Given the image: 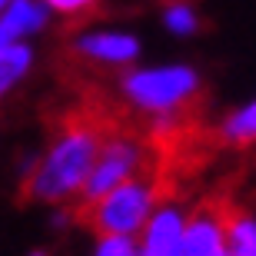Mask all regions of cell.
Masks as SVG:
<instances>
[{
	"label": "cell",
	"mask_w": 256,
	"mask_h": 256,
	"mask_svg": "<svg viewBox=\"0 0 256 256\" xmlns=\"http://www.w3.org/2000/svg\"><path fill=\"white\" fill-rule=\"evenodd\" d=\"M34 66H37V54H34L30 44L0 47V104H4L10 94H17L20 84L34 74Z\"/></svg>",
	"instance_id": "cell-9"
},
{
	"label": "cell",
	"mask_w": 256,
	"mask_h": 256,
	"mask_svg": "<svg viewBox=\"0 0 256 256\" xmlns=\"http://www.w3.org/2000/svg\"><path fill=\"white\" fill-rule=\"evenodd\" d=\"M50 7L44 0H10L0 10V47L30 44V37L44 34L50 24Z\"/></svg>",
	"instance_id": "cell-7"
},
{
	"label": "cell",
	"mask_w": 256,
	"mask_h": 256,
	"mask_svg": "<svg viewBox=\"0 0 256 256\" xmlns=\"http://www.w3.org/2000/svg\"><path fill=\"white\" fill-rule=\"evenodd\" d=\"M226 256H256V216L246 210L226 213Z\"/></svg>",
	"instance_id": "cell-10"
},
{
	"label": "cell",
	"mask_w": 256,
	"mask_h": 256,
	"mask_svg": "<svg viewBox=\"0 0 256 256\" xmlns=\"http://www.w3.org/2000/svg\"><path fill=\"white\" fill-rule=\"evenodd\" d=\"M7 4H10V0H0V10H4V7H7Z\"/></svg>",
	"instance_id": "cell-16"
},
{
	"label": "cell",
	"mask_w": 256,
	"mask_h": 256,
	"mask_svg": "<svg viewBox=\"0 0 256 256\" xmlns=\"http://www.w3.org/2000/svg\"><path fill=\"white\" fill-rule=\"evenodd\" d=\"M163 186L156 176L140 173L126 180L124 186L110 190L90 206H80L76 213L84 216V223L94 233H114V236H140V230L146 226V220L153 216V210L160 206Z\"/></svg>",
	"instance_id": "cell-3"
},
{
	"label": "cell",
	"mask_w": 256,
	"mask_h": 256,
	"mask_svg": "<svg viewBox=\"0 0 256 256\" xmlns=\"http://www.w3.org/2000/svg\"><path fill=\"white\" fill-rule=\"evenodd\" d=\"M140 173H146V143L140 136H126V133H106L76 210L96 203L100 196H106L110 190L124 186L126 180L140 176Z\"/></svg>",
	"instance_id": "cell-4"
},
{
	"label": "cell",
	"mask_w": 256,
	"mask_h": 256,
	"mask_svg": "<svg viewBox=\"0 0 256 256\" xmlns=\"http://www.w3.org/2000/svg\"><path fill=\"white\" fill-rule=\"evenodd\" d=\"M50 7V14H60V17H80L86 10H94L100 0H44Z\"/></svg>",
	"instance_id": "cell-14"
},
{
	"label": "cell",
	"mask_w": 256,
	"mask_h": 256,
	"mask_svg": "<svg viewBox=\"0 0 256 256\" xmlns=\"http://www.w3.org/2000/svg\"><path fill=\"white\" fill-rule=\"evenodd\" d=\"M200 94V74L186 64L166 66H126L120 76V96L136 110L150 116H180V110Z\"/></svg>",
	"instance_id": "cell-2"
},
{
	"label": "cell",
	"mask_w": 256,
	"mask_h": 256,
	"mask_svg": "<svg viewBox=\"0 0 256 256\" xmlns=\"http://www.w3.org/2000/svg\"><path fill=\"white\" fill-rule=\"evenodd\" d=\"M30 256H50V253H47V250H34Z\"/></svg>",
	"instance_id": "cell-15"
},
{
	"label": "cell",
	"mask_w": 256,
	"mask_h": 256,
	"mask_svg": "<svg viewBox=\"0 0 256 256\" xmlns=\"http://www.w3.org/2000/svg\"><path fill=\"white\" fill-rule=\"evenodd\" d=\"M186 256H226V213L200 206L186 220Z\"/></svg>",
	"instance_id": "cell-8"
},
{
	"label": "cell",
	"mask_w": 256,
	"mask_h": 256,
	"mask_svg": "<svg viewBox=\"0 0 256 256\" xmlns=\"http://www.w3.org/2000/svg\"><path fill=\"white\" fill-rule=\"evenodd\" d=\"M74 54L76 60L94 66H110V70H126L140 60L143 44L136 34L120 27H94V30H80L74 37Z\"/></svg>",
	"instance_id": "cell-5"
},
{
	"label": "cell",
	"mask_w": 256,
	"mask_h": 256,
	"mask_svg": "<svg viewBox=\"0 0 256 256\" xmlns=\"http://www.w3.org/2000/svg\"><path fill=\"white\" fill-rule=\"evenodd\" d=\"M186 220L190 210L176 200H160L146 226L140 230V256H186Z\"/></svg>",
	"instance_id": "cell-6"
},
{
	"label": "cell",
	"mask_w": 256,
	"mask_h": 256,
	"mask_svg": "<svg viewBox=\"0 0 256 256\" xmlns=\"http://www.w3.org/2000/svg\"><path fill=\"white\" fill-rule=\"evenodd\" d=\"M163 27L170 30L173 37H193L200 30V14L193 4H186V0H176V4H170V7L163 10Z\"/></svg>",
	"instance_id": "cell-12"
},
{
	"label": "cell",
	"mask_w": 256,
	"mask_h": 256,
	"mask_svg": "<svg viewBox=\"0 0 256 256\" xmlns=\"http://www.w3.org/2000/svg\"><path fill=\"white\" fill-rule=\"evenodd\" d=\"M106 130L94 116H70L50 143L34 156V166L24 176V196L44 206H76L84 196L86 176L94 170Z\"/></svg>",
	"instance_id": "cell-1"
},
{
	"label": "cell",
	"mask_w": 256,
	"mask_h": 256,
	"mask_svg": "<svg viewBox=\"0 0 256 256\" xmlns=\"http://www.w3.org/2000/svg\"><path fill=\"white\" fill-rule=\"evenodd\" d=\"M220 136H223L230 146H250V143H256V100L236 106V110L220 124Z\"/></svg>",
	"instance_id": "cell-11"
},
{
	"label": "cell",
	"mask_w": 256,
	"mask_h": 256,
	"mask_svg": "<svg viewBox=\"0 0 256 256\" xmlns=\"http://www.w3.org/2000/svg\"><path fill=\"white\" fill-rule=\"evenodd\" d=\"M90 256H140L136 236H114V233H94Z\"/></svg>",
	"instance_id": "cell-13"
}]
</instances>
